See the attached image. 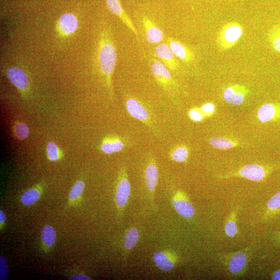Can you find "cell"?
<instances>
[{
    "label": "cell",
    "mask_w": 280,
    "mask_h": 280,
    "mask_svg": "<svg viewBox=\"0 0 280 280\" xmlns=\"http://www.w3.org/2000/svg\"><path fill=\"white\" fill-rule=\"evenodd\" d=\"M96 51V65L111 96L113 94L112 78L117 62V51L113 35L105 28L100 34Z\"/></svg>",
    "instance_id": "cell-1"
},
{
    "label": "cell",
    "mask_w": 280,
    "mask_h": 280,
    "mask_svg": "<svg viewBox=\"0 0 280 280\" xmlns=\"http://www.w3.org/2000/svg\"><path fill=\"white\" fill-rule=\"evenodd\" d=\"M244 33V28L237 22L224 24L220 29L216 42L220 52L227 51L234 47L240 41Z\"/></svg>",
    "instance_id": "cell-2"
},
{
    "label": "cell",
    "mask_w": 280,
    "mask_h": 280,
    "mask_svg": "<svg viewBox=\"0 0 280 280\" xmlns=\"http://www.w3.org/2000/svg\"><path fill=\"white\" fill-rule=\"evenodd\" d=\"M151 70L158 85L168 93L176 88V83L171 71L160 61L151 58L149 61Z\"/></svg>",
    "instance_id": "cell-3"
},
{
    "label": "cell",
    "mask_w": 280,
    "mask_h": 280,
    "mask_svg": "<svg viewBox=\"0 0 280 280\" xmlns=\"http://www.w3.org/2000/svg\"><path fill=\"white\" fill-rule=\"evenodd\" d=\"M6 76L9 81L17 89L22 97L27 99L30 91V85L28 75L20 68L12 67L7 69Z\"/></svg>",
    "instance_id": "cell-4"
},
{
    "label": "cell",
    "mask_w": 280,
    "mask_h": 280,
    "mask_svg": "<svg viewBox=\"0 0 280 280\" xmlns=\"http://www.w3.org/2000/svg\"><path fill=\"white\" fill-rule=\"evenodd\" d=\"M125 107L128 113L149 127H153L152 117L143 103L132 96H127Z\"/></svg>",
    "instance_id": "cell-5"
},
{
    "label": "cell",
    "mask_w": 280,
    "mask_h": 280,
    "mask_svg": "<svg viewBox=\"0 0 280 280\" xmlns=\"http://www.w3.org/2000/svg\"><path fill=\"white\" fill-rule=\"evenodd\" d=\"M131 193V185L125 167L121 168L117 179L115 194L116 206L119 211H123L128 201Z\"/></svg>",
    "instance_id": "cell-6"
},
{
    "label": "cell",
    "mask_w": 280,
    "mask_h": 280,
    "mask_svg": "<svg viewBox=\"0 0 280 280\" xmlns=\"http://www.w3.org/2000/svg\"><path fill=\"white\" fill-rule=\"evenodd\" d=\"M154 55L171 72L177 71L180 68V62L168 44H159L155 49Z\"/></svg>",
    "instance_id": "cell-7"
},
{
    "label": "cell",
    "mask_w": 280,
    "mask_h": 280,
    "mask_svg": "<svg viewBox=\"0 0 280 280\" xmlns=\"http://www.w3.org/2000/svg\"><path fill=\"white\" fill-rule=\"evenodd\" d=\"M79 21L76 15L71 13L62 14L57 23V31L63 37L72 35L78 29Z\"/></svg>",
    "instance_id": "cell-8"
},
{
    "label": "cell",
    "mask_w": 280,
    "mask_h": 280,
    "mask_svg": "<svg viewBox=\"0 0 280 280\" xmlns=\"http://www.w3.org/2000/svg\"><path fill=\"white\" fill-rule=\"evenodd\" d=\"M126 143L123 138L115 135L107 136L102 139L100 145L102 152L106 154H113L123 151Z\"/></svg>",
    "instance_id": "cell-9"
},
{
    "label": "cell",
    "mask_w": 280,
    "mask_h": 280,
    "mask_svg": "<svg viewBox=\"0 0 280 280\" xmlns=\"http://www.w3.org/2000/svg\"><path fill=\"white\" fill-rule=\"evenodd\" d=\"M249 93V90L246 86L234 84L224 90L223 96L229 104L238 106L244 102Z\"/></svg>",
    "instance_id": "cell-10"
},
{
    "label": "cell",
    "mask_w": 280,
    "mask_h": 280,
    "mask_svg": "<svg viewBox=\"0 0 280 280\" xmlns=\"http://www.w3.org/2000/svg\"><path fill=\"white\" fill-rule=\"evenodd\" d=\"M110 10L116 15L120 20L128 28V29L139 38V33L132 19L124 11L121 6L119 0H106Z\"/></svg>",
    "instance_id": "cell-11"
},
{
    "label": "cell",
    "mask_w": 280,
    "mask_h": 280,
    "mask_svg": "<svg viewBox=\"0 0 280 280\" xmlns=\"http://www.w3.org/2000/svg\"><path fill=\"white\" fill-rule=\"evenodd\" d=\"M167 42L176 57L184 63H191L195 60V54L188 46L171 37H168Z\"/></svg>",
    "instance_id": "cell-12"
},
{
    "label": "cell",
    "mask_w": 280,
    "mask_h": 280,
    "mask_svg": "<svg viewBox=\"0 0 280 280\" xmlns=\"http://www.w3.org/2000/svg\"><path fill=\"white\" fill-rule=\"evenodd\" d=\"M142 24L145 32L146 41L149 44L160 43L164 39V32L148 17L144 16Z\"/></svg>",
    "instance_id": "cell-13"
},
{
    "label": "cell",
    "mask_w": 280,
    "mask_h": 280,
    "mask_svg": "<svg viewBox=\"0 0 280 280\" xmlns=\"http://www.w3.org/2000/svg\"><path fill=\"white\" fill-rule=\"evenodd\" d=\"M145 170V180L147 188L154 195L158 180L157 162L153 156L148 157Z\"/></svg>",
    "instance_id": "cell-14"
},
{
    "label": "cell",
    "mask_w": 280,
    "mask_h": 280,
    "mask_svg": "<svg viewBox=\"0 0 280 280\" xmlns=\"http://www.w3.org/2000/svg\"><path fill=\"white\" fill-rule=\"evenodd\" d=\"M173 205L181 217L189 219L194 216L195 210L192 204L182 192H178L173 197Z\"/></svg>",
    "instance_id": "cell-15"
},
{
    "label": "cell",
    "mask_w": 280,
    "mask_h": 280,
    "mask_svg": "<svg viewBox=\"0 0 280 280\" xmlns=\"http://www.w3.org/2000/svg\"><path fill=\"white\" fill-rule=\"evenodd\" d=\"M239 174L244 178L251 181H259L264 178L266 171L263 167L258 165L251 164L242 168Z\"/></svg>",
    "instance_id": "cell-16"
},
{
    "label": "cell",
    "mask_w": 280,
    "mask_h": 280,
    "mask_svg": "<svg viewBox=\"0 0 280 280\" xmlns=\"http://www.w3.org/2000/svg\"><path fill=\"white\" fill-rule=\"evenodd\" d=\"M156 266L164 272H169L175 266V258L169 252H157L153 256Z\"/></svg>",
    "instance_id": "cell-17"
},
{
    "label": "cell",
    "mask_w": 280,
    "mask_h": 280,
    "mask_svg": "<svg viewBox=\"0 0 280 280\" xmlns=\"http://www.w3.org/2000/svg\"><path fill=\"white\" fill-rule=\"evenodd\" d=\"M258 118L263 123L276 119L280 116V106L275 104H266L261 106L258 112Z\"/></svg>",
    "instance_id": "cell-18"
},
{
    "label": "cell",
    "mask_w": 280,
    "mask_h": 280,
    "mask_svg": "<svg viewBox=\"0 0 280 280\" xmlns=\"http://www.w3.org/2000/svg\"><path fill=\"white\" fill-rule=\"evenodd\" d=\"M44 186L42 183L35 185L31 189L25 191L21 196L22 203L27 206L32 205L38 201L43 191Z\"/></svg>",
    "instance_id": "cell-19"
},
{
    "label": "cell",
    "mask_w": 280,
    "mask_h": 280,
    "mask_svg": "<svg viewBox=\"0 0 280 280\" xmlns=\"http://www.w3.org/2000/svg\"><path fill=\"white\" fill-rule=\"evenodd\" d=\"M41 238L44 249H51L54 246L57 234L54 227L50 225H45L41 232Z\"/></svg>",
    "instance_id": "cell-20"
},
{
    "label": "cell",
    "mask_w": 280,
    "mask_h": 280,
    "mask_svg": "<svg viewBox=\"0 0 280 280\" xmlns=\"http://www.w3.org/2000/svg\"><path fill=\"white\" fill-rule=\"evenodd\" d=\"M247 256L244 253L240 252L233 255L229 263V268L233 274H237L241 272L246 266Z\"/></svg>",
    "instance_id": "cell-21"
},
{
    "label": "cell",
    "mask_w": 280,
    "mask_h": 280,
    "mask_svg": "<svg viewBox=\"0 0 280 280\" xmlns=\"http://www.w3.org/2000/svg\"><path fill=\"white\" fill-rule=\"evenodd\" d=\"M85 189V184L83 180H79L75 183L69 195V203L73 205L77 203L81 198Z\"/></svg>",
    "instance_id": "cell-22"
},
{
    "label": "cell",
    "mask_w": 280,
    "mask_h": 280,
    "mask_svg": "<svg viewBox=\"0 0 280 280\" xmlns=\"http://www.w3.org/2000/svg\"><path fill=\"white\" fill-rule=\"evenodd\" d=\"M189 155V148L185 145L176 146L170 152L171 160L178 163L186 162L188 160Z\"/></svg>",
    "instance_id": "cell-23"
},
{
    "label": "cell",
    "mask_w": 280,
    "mask_h": 280,
    "mask_svg": "<svg viewBox=\"0 0 280 280\" xmlns=\"http://www.w3.org/2000/svg\"><path fill=\"white\" fill-rule=\"evenodd\" d=\"M46 154L49 160L52 162L59 161L64 157L61 149L53 141H51L47 144Z\"/></svg>",
    "instance_id": "cell-24"
},
{
    "label": "cell",
    "mask_w": 280,
    "mask_h": 280,
    "mask_svg": "<svg viewBox=\"0 0 280 280\" xmlns=\"http://www.w3.org/2000/svg\"><path fill=\"white\" fill-rule=\"evenodd\" d=\"M13 133L16 139L23 141L29 137L30 130L25 122L17 120L13 127Z\"/></svg>",
    "instance_id": "cell-25"
},
{
    "label": "cell",
    "mask_w": 280,
    "mask_h": 280,
    "mask_svg": "<svg viewBox=\"0 0 280 280\" xmlns=\"http://www.w3.org/2000/svg\"><path fill=\"white\" fill-rule=\"evenodd\" d=\"M268 38L273 49L280 53V25L274 26L268 32Z\"/></svg>",
    "instance_id": "cell-26"
},
{
    "label": "cell",
    "mask_w": 280,
    "mask_h": 280,
    "mask_svg": "<svg viewBox=\"0 0 280 280\" xmlns=\"http://www.w3.org/2000/svg\"><path fill=\"white\" fill-rule=\"evenodd\" d=\"M139 233L138 230L133 228L129 229L126 233L124 245L126 250L133 249L137 244L139 240Z\"/></svg>",
    "instance_id": "cell-27"
},
{
    "label": "cell",
    "mask_w": 280,
    "mask_h": 280,
    "mask_svg": "<svg viewBox=\"0 0 280 280\" xmlns=\"http://www.w3.org/2000/svg\"><path fill=\"white\" fill-rule=\"evenodd\" d=\"M209 143L213 147L220 149H230L237 145L236 142L224 138H211L209 140Z\"/></svg>",
    "instance_id": "cell-28"
},
{
    "label": "cell",
    "mask_w": 280,
    "mask_h": 280,
    "mask_svg": "<svg viewBox=\"0 0 280 280\" xmlns=\"http://www.w3.org/2000/svg\"><path fill=\"white\" fill-rule=\"evenodd\" d=\"M8 276L7 261L3 256H0V280H6Z\"/></svg>",
    "instance_id": "cell-29"
},
{
    "label": "cell",
    "mask_w": 280,
    "mask_h": 280,
    "mask_svg": "<svg viewBox=\"0 0 280 280\" xmlns=\"http://www.w3.org/2000/svg\"><path fill=\"white\" fill-rule=\"evenodd\" d=\"M190 118L195 122H200L203 118V113L201 110L198 108H193L189 112Z\"/></svg>",
    "instance_id": "cell-30"
},
{
    "label": "cell",
    "mask_w": 280,
    "mask_h": 280,
    "mask_svg": "<svg viewBox=\"0 0 280 280\" xmlns=\"http://www.w3.org/2000/svg\"><path fill=\"white\" fill-rule=\"evenodd\" d=\"M267 206L271 210L280 208V192L276 194L267 203Z\"/></svg>",
    "instance_id": "cell-31"
},
{
    "label": "cell",
    "mask_w": 280,
    "mask_h": 280,
    "mask_svg": "<svg viewBox=\"0 0 280 280\" xmlns=\"http://www.w3.org/2000/svg\"><path fill=\"white\" fill-rule=\"evenodd\" d=\"M226 235L229 237H234L237 233V228L235 222L230 221L228 222L225 227Z\"/></svg>",
    "instance_id": "cell-32"
},
{
    "label": "cell",
    "mask_w": 280,
    "mask_h": 280,
    "mask_svg": "<svg viewBox=\"0 0 280 280\" xmlns=\"http://www.w3.org/2000/svg\"><path fill=\"white\" fill-rule=\"evenodd\" d=\"M201 110L205 115H211L215 110V106L211 103H207L202 106Z\"/></svg>",
    "instance_id": "cell-33"
},
{
    "label": "cell",
    "mask_w": 280,
    "mask_h": 280,
    "mask_svg": "<svg viewBox=\"0 0 280 280\" xmlns=\"http://www.w3.org/2000/svg\"><path fill=\"white\" fill-rule=\"evenodd\" d=\"M70 279L73 280H90V279L89 277L85 275L82 274H78L72 276L70 277Z\"/></svg>",
    "instance_id": "cell-34"
},
{
    "label": "cell",
    "mask_w": 280,
    "mask_h": 280,
    "mask_svg": "<svg viewBox=\"0 0 280 280\" xmlns=\"http://www.w3.org/2000/svg\"><path fill=\"white\" fill-rule=\"evenodd\" d=\"M6 222V216L4 212L0 210V227H1V231L3 229Z\"/></svg>",
    "instance_id": "cell-35"
},
{
    "label": "cell",
    "mask_w": 280,
    "mask_h": 280,
    "mask_svg": "<svg viewBox=\"0 0 280 280\" xmlns=\"http://www.w3.org/2000/svg\"><path fill=\"white\" fill-rule=\"evenodd\" d=\"M272 279L274 280H280V270L274 274Z\"/></svg>",
    "instance_id": "cell-36"
},
{
    "label": "cell",
    "mask_w": 280,
    "mask_h": 280,
    "mask_svg": "<svg viewBox=\"0 0 280 280\" xmlns=\"http://www.w3.org/2000/svg\"></svg>",
    "instance_id": "cell-37"
}]
</instances>
